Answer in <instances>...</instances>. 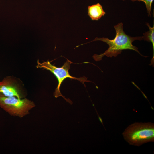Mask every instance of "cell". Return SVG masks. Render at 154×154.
Here are the masks:
<instances>
[{
    "instance_id": "obj_1",
    "label": "cell",
    "mask_w": 154,
    "mask_h": 154,
    "mask_svg": "<svg viewBox=\"0 0 154 154\" xmlns=\"http://www.w3.org/2000/svg\"><path fill=\"white\" fill-rule=\"evenodd\" d=\"M123 24L122 22L114 25L116 33L115 38L112 40L107 38L96 37L95 39L89 42L96 41H101L106 43L109 45V48L105 52L100 55L94 54L93 56V59L96 61L102 60V58L105 56L108 57H116L121 53L122 50L129 49L134 50L141 55H142L138 50V48L132 44L135 40H143V36L132 37L126 34L123 30Z\"/></svg>"
},
{
    "instance_id": "obj_2",
    "label": "cell",
    "mask_w": 154,
    "mask_h": 154,
    "mask_svg": "<svg viewBox=\"0 0 154 154\" xmlns=\"http://www.w3.org/2000/svg\"><path fill=\"white\" fill-rule=\"evenodd\" d=\"M131 145L139 146L154 141V124L151 122H135L129 125L122 134Z\"/></svg>"
},
{
    "instance_id": "obj_3",
    "label": "cell",
    "mask_w": 154,
    "mask_h": 154,
    "mask_svg": "<svg viewBox=\"0 0 154 154\" xmlns=\"http://www.w3.org/2000/svg\"><path fill=\"white\" fill-rule=\"evenodd\" d=\"M37 65L36 66L37 68H43L50 71L53 73L57 78L58 84L57 88L55 90L54 92V96L56 98L61 96L66 101L71 105L73 104L72 102L69 98H66L61 93L60 91V87L63 81L67 78L77 80L82 83L86 86L84 84L85 82H91L87 80L88 78L84 76L80 78H77L71 76L69 72V70L70 69V65L72 62L67 59L66 62L62 67H57L52 64L48 60L46 61L40 63L39 59H38Z\"/></svg>"
},
{
    "instance_id": "obj_4",
    "label": "cell",
    "mask_w": 154,
    "mask_h": 154,
    "mask_svg": "<svg viewBox=\"0 0 154 154\" xmlns=\"http://www.w3.org/2000/svg\"><path fill=\"white\" fill-rule=\"evenodd\" d=\"M35 106L33 101L25 98L0 97V107L10 115L21 118L29 114V111Z\"/></svg>"
},
{
    "instance_id": "obj_5",
    "label": "cell",
    "mask_w": 154,
    "mask_h": 154,
    "mask_svg": "<svg viewBox=\"0 0 154 154\" xmlns=\"http://www.w3.org/2000/svg\"><path fill=\"white\" fill-rule=\"evenodd\" d=\"M26 96L24 85L20 79L8 76L0 81V97L15 96L22 99Z\"/></svg>"
},
{
    "instance_id": "obj_6",
    "label": "cell",
    "mask_w": 154,
    "mask_h": 154,
    "mask_svg": "<svg viewBox=\"0 0 154 154\" xmlns=\"http://www.w3.org/2000/svg\"><path fill=\"white\" fill-rule=\"evenodd\" d=\"M88 15L93 20H98L106 14L102 5L99 3L89 6L88 7Z\"/></svg>"
},
{
    "instance_id": "obj_7",
    "label": "cell",
    "mask_w": 154,
    "mask_h": 154,
    "mask_svg": "<svg viewBox=\"0 0 154 154\" xmlns=\"http://www.w3.org/2000/svg\"><path fill=\"white\" fill-rule=\"evenodd\" d=\"M146 25L149 29V31L143 33V40L149 42H151L152 44L153 50V56L151 60V62L149 65H153L154 66V25L153 27H151L149 23H147Z\"/></svg>"
},
{
    "instance_id": "obj_8",
    "label": "cell",
    "mask_w": 154,
    "mask_h": 154,
    "mask_svg": "<svg viewBox=\"0 0 154 154\" xmlns=\"http://www.w3.org/2000/svg\"><path fill=\"white\" fill-rule=\"evenodd\" d=\"M133 1H141L144 2L145 4L146 8L148 14V16L151 17V7L152 3L153 0H130Z\"/></svg>"
}]
</instances>
